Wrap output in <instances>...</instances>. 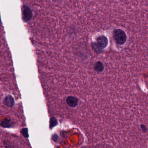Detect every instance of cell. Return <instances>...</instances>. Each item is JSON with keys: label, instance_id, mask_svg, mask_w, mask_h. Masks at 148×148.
Here are the masks:
<instances>
[{"label": "cell", "instance_id": "cell-4", "mask_svg": "<svg viewBox=\"0 0 148 148\" xmlns=\"http://www.w3.org/2000/svg\"><path fill=\"white\" fill-rule=\"evenodd\" d=\"M66 102L69 106L71 107H74L77 105L78 99L76 97L70 96L66 98Z\"/></svg>", "mask_w": 148, "mask_h": 148}, {"label": "cell", "instance_id": "cell-9", "mask_svg": "<svg viewBox=\"0 0 148 148\" xmlns=\"http://www.w3.org/2000/svg\"><path fill=\"white\" fill-rule=\"evenodd\" d=\"M141 128L142 129V130L144 132H146L147 131V128L145 125H141Z\"/></svg>", "mask_w": 148, "mask_h": 148}, {"label": "cell", "instance_id": "cell-7", "mask_svg": "<svg viewBox=\"0 0 148 148\" xmlns=\"http://www.w3.org/2000/svg\"><path fill=\"white\" fill-rule=\"evenodd\" d=\"M13 123L10 120H3L1 123V126L2 127H5V128H7V127H10L12 125Z\"/></svg>", "mask_w": 148, "mask_h": 148}, {"label": "cell", "instance_id": "cell-6", "mask_svg": "<svg viewBox=\"0 0 148 148\" xmlns=\"http://www.w3.org/2000/svg\"><path fill=\"white\" fill-rule=\"evenodd\" d=\"M104 68L103 64L100 61H97L94 64V70L97 72H102L104 70Z\"/></svg>", "mask_w": 148, "mask_h": 148}, {"label": "cell", "instance_id": "cell-3", "mask_svg": "<svg viewBox=\"0 0 148 148\" xmlns=\"http://www.w3.org/2000/svg\"><path fill=\"white\" fill-rule=\"evenodd\" d=\"M22 14H23V18L26 21H30L32 17V10L27 6H25L23 7Z\"/></svg>", "mask_w": 148, "mask_h": 148}, {"label": "cell", "instance_id": "cell-2", "mask_svg": "<svg viewBox=\"0 0 148 148\" xmlns=\"http://www.w3.org/2000/svg\"><path fill=\"white\" fill-rule=\"evenodd\" d=\"M113 37L117 44L119 45H123L126 42L127 39L125 32L120 29H116L114 31Z\"/></svg>", "mask_w": 148, "mask_h": 148}, {"label": "cell", "instance_id": "cell-8", "mask_svg": "<svg viewBox=\"0 0 148 148\" xmlns=\"http://www.w3.org/2000/svg\"><path fill=\"white\" fill-rule=\"evenodd\" d=\"M25 130V129H23L22 130V133L25 136L27 137L28 136V133H27V129H26V130Z\"/></svg>", "mask_w": 148, "mask_h": 148}, {"label": "cell", "instance_id": "cell-5", "mask_svg": "<svg viewBox=\"0 0 148 148\" xmlns=\"http://www.w3.org/2000/svg\"><path fill=\"white\" fill-rule=\"evenodd\" d=\"M4 103L6 106L11 107L14 105V99L12 96H6L4 99Z\"/></svg>", "mask_w": 148, "mask_h": 148}, {"label": "cell", "instance_id": "cell-1", "mask_svg": "<svg viewBox=\"0 0 148 148\" xmlns=\"http://www.w3.org/2000/svg\"><path fill=\"white\" fill-rule=\"evenodd\" d=\"M108 40L104 36H100L98 37L96 41L93 44V46L95 50L97 52L101 53L104 49L107 47Z\"/></svg>", "mask_w": 148, "mask_h": 148}]
</instances>
